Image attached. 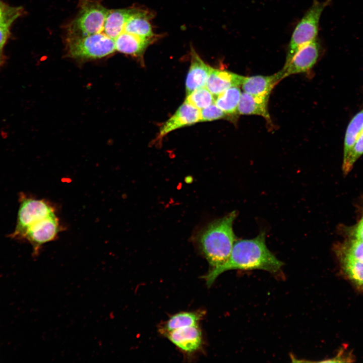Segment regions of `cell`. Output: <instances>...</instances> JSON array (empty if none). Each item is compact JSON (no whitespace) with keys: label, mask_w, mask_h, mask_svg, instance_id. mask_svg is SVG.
Segmentation results:
<instances>
[{"label":"cell","mask_w":363,"mask_h":363,"mask_svg":"<svg viewBox=\"0 0 363 363\" xmlns=\"http://www.w3.org/2000/svg\"><path fill=\"white\" fill-rule=\"evenodd\" d=\"M60 230L58 219L53 213L29 227L21 240L29 243L33 255H37L42 245L55 238Z\"/></svg>","instance_id":"cell-5"},{"label":"cell","mask_w":363,"mask_h":363,"mask_svg":"<svg viewBox=\"0 0 363 363\" xmlns=\"http://www.w3.org/2000/svg\"><path fill=\"white\" fill-rule=\"evenodd\" d=\"M331 0L319 2L314 0L311 7L297 24L289 43L286 61L288 63L303 46L317 39L320 19Z\"/></svg>","instance_id":"cell-3"},{"label":"cell","mask_w":363,"mask_h":363,"mask_svg":"<svg viewBox=\"0 0 363 363\" xmlns=\"http://www.w3.org/2000/svg\"><path fill=\"white\" fill-rule=\"evenodd\" d=\"M346 234L349 238L363 241V215L357 224L346 230Z\"/></svg>","instance_id":"cell-22"},{"label":"cell","mask_w":363,"mask_h":363,"mask_svg":"<svg viewBox=\"0 0 363 363\" xmlns=\"http://www.w3.org/2000/svg\"><path fill=\"white\" fill-rule=\"evenodd\" d=\"M204 315L200 311L178 313L166 321L161 328L160 332L165 335L177 329L198 325Z\"/></svg>","instance_id":"cell-13"},{"label":"cell","mask_w":363,"mask_h":363,"mask_svg":"<svg viewBox=\"0 0 363 363\" xmlns=\"http://www.w3.org/2000/svg\"><path fill=\"white\" fill-rule=\"evenodd\" d=\"M183 352L191 354L202 347V334L198 325L177 329L165 334Z\"/></svg>","instance_id":"cell-8"},{"label":"cell","mask_w":363,"mask_h":363,"mask_svg":"<svg viewBox=\"0 0 363 363\" xmlns=\"http://www.w3.org/2000/svg\"><path fill=\"white\" fill-rule=\"evenodd\" d=\"M363 130V108L356 113L349 122L344 136L343 159L345 161Z\"/></svg>","instance_id":"cell-14"},{"label":"cell","mask_w":363,"mask_h":363,"mask_svg":"<svg viewBox=\"0 0 363 363\" xmlns=\"http://www.w3.org/2000/svg\"><path fill=\"white\" fill-rule=\"evenodd\" d=\"M363 155V130L346 160L343 161L342 170L344 174L352 169L357 160Z\"/></svg>","instance_id":"cell-19"},{"label":"cell","mask_w":363,"mask_h":363,"mask_svg":"<svg viewBox=\"0 0 363 363\" xmlns=\"http://www.w3.org/2000/svg\"><path fill=\"white\" fill-rule=\"evenodd\" d=\"M200 122L212 121L230 117L214 103L207 107L200 110Z\"/></svg>","instance_id":"cell-21"},{"label":"cell","mask_w":363,"mask_h":363,"mask_svg":"<svg viewBox=\"0 0 363 363\" xmlns=\"http://www.w3.org/2000/svg\"><path fill=\"white\" fill-rule=\"evenodd\" d=\"M347 276L356 284L363 287V262L340 259Z\"/></svg>","instance_id":"cell-18"},{"label":"cell","mask_w":363,"mask_h":363,"mask_svg":"<svg viewBox=\"0 0 363 363\" xmlns=\"http://www.w3.org/2000/svg\"><path fill=\"white\" fill-rule=\"evenodd\" d=\"M337 247V254L340 259L363 262V241L348 238Z\"/></svg>","instance_id":"cell-16"},{"label":"cell","mask_w":363,"mask_h":363,"mask_svg":"<svg viewBox=\"0 0 363 363\" xmlns=\"http://www.w3.org/2000/svg\"><path fill=\"white\" fill-rule=\"evenodd\" d=\"M200 110L185 101L160 128L155 141H161L171 132L193 125L200 122Z\"/></svg>","instance_id":"cell-7"},{"label":"cell","mask_w":363,"mask_h":363,"mask_svg":"<svg viewBox=\"0 0 363 363\" xmlns=\"http://www.w3.org/2000/svg\"><path fill=\"white\" fill-rule=\"evenodd\" d=\"M17 222L14 231L9 236L21 240L27 229L38 221L54 213L53 207L43 199H37L20 193Z\"/></svg>","instance_id":"cell-4"},{"label":"cell","mask_w":363,"mask_h":363,"mask_svg":"<svg viewBox=\"0 0 363 363\" xmlns=\"http://www.w3.org/2000/svg\"><path fill=\"white\" fill-rule=\"evenodd\" d=\"M22 12L20 7H11L0 0V25L11 26Z\"/></svg>","instance_id":"cell-20"},{"label":"cell","mask_w":363,"mask_h":363,"mask_svg":"<svg viewBox=\"0 0 363 363\" xmlns=\"http://www.w3.org/2000/svg\"><path fill=\"white\" fill-rule=\"evenodd\" d=\"M320 51V45L317 39L303 46L279 72L281 79L291 75L308 71L316 63Z\"/></svg>","instance_id":"cell-6"},{"label":"cell","mask_w":363,"mask_h":363,"mask_svg":"<svg viewBox=\"0 0 363 363\" xmlns=\"http://www.w3.org/2000/svg\"><path fill=\"white\" fill-rule=\"evenodd\" d=\"M241 94L239 87H230L215 96L214 103L230 116L237 113Z\"/></svg>","instance_id":"cell-15"},{"label":"cell","mask_w":363,"mask_h":363,"mask_svg":"<svg viewBox=\"0 0 363 363\" xmlns=\"http://www.w3.org/2000/svg\"><path fill=\"white\" fill-rule=\"evenodd\" d=\"M281 80L279 72L271 76L245 77L241 87L244 92L254 95H270L275 85Z\"/></svg>","instance_id":"cell-12"},{"label":"cell","mask_w":363,"mask_h":363,"mask_svg":"<svg viewBox=\"0 0 363 363\" xmlns=\"http://www.w3.org/2000/svg\"><path fill=\"white\" fill-rule=\"evenodd\" d=\"M270 95H254L241 93L237 107V113L242 115H258L270 122L268 110Z\"/></svg>","instance_id":"cell-11"},{"label":"cell","mask_w":363,"mask_h":363,"mask_svg":"<svg viewBox=\"0 0 363 363\" xmlns=\"http://www.w3.org/2000/svg\"><path fill=\"white\" fill-rule=\"evenodd\" d=\"M214 95L205 86L187 95L185 101L201 110L214 103Z\"/></svg>","instance_id":"cell-17"},{"label":"cell","mask_w":363,"mask_h":363,"mask_svg":"<svg viewBox=\"0 0 363 363\" xmlns=\"http://www.w3.org/2000/svg\"><path fill=\"white\" fill-rule=\"evenodd\" d=\"M191 49V64L186 80L187 95L197 89L206 86L212 69L201 59L193 47Z\"/></svg>","instance_id":"cell-9"},{"label":"cell","mask_w":363,"mask_h":363,"mask_svg":"<svg viewBox=\"0 0 363 363\" xmlns=\"http://www.w3.org/2000/svg\"><path fill=\"white\" fill-rule=\"evenodd\" d=\"M283 265V262L268 249L266 233L261 231L255 238L235 240L227 260L211 268L204 278L207 286H210L221 274L228 270L259 269L277 273Z\"/></svg>","instance_id":"cell-1"},{"label":"cell","mask_w":363,"mask_h":363,"mask_svg":"<svg viewBox=\"0 0 363 363\" xmlns=\"http://www.w3.org/2000/svg\"><path fill=\"white\" fill-rule=\"evenodd\" d=\"M237 213L233 211L215 220L200 229L195 241L211 268L218 267L228 259L235 241L232 225Z\"/></svg>","instance_id":"cell-2"},{"label":"cell","mask_w":363,"mask_h":363,"mask_svg":"<svg viewBox=\"0 0 363 363\" xmlns=\"http://www.w3.org/2000/svg\"><path fill=\"white\" fill-rule=\"evenodd\" d=\"M245 77L226 70L212 68L206 87L215 96L230 87L241 86Z\"/></svg>","instance_id":"cell-10"},{"label":"cell","mask_w":363,"mask_h":363,"mask_svg":"<svg viewBox=\"0 0 363 363\" xmlns=\"http://www.w3.org/2000/svg\"><path fill=\"white\" fill-rule=\"evenodd\" d=\"M9 25H0V66L4 62L3 49L10 34Z\"/></svg>","instance_id":"cell-23"}]
</instances>
